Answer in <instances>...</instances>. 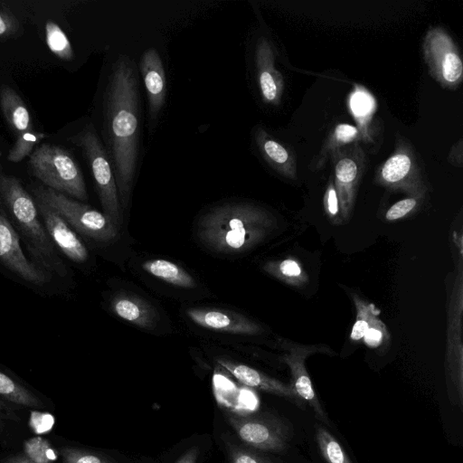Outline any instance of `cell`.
<instances>
[{
    "mask_svg": "<svg viewBox=\"0 0 463 463\" xmlns=\"http://www.w3.org/2000/svg\"><path fill=\"white\" fill-rule=\"evenodd\" d=\"M108 155L113 164L121 209L128 203L137 172L139 95L135 63L128 56L114 62L104 95Z\"/></svg>",
    "mask_w": 463,
    "mask_h": 463,
    "instance_id": "1",
    "label": "cell"
},
{
    "mask_svg": "<svg viewBox=\"0 0 463 463\" xmlns=\"http://www.w3.org/2000/svg\"><path fill=\"white\" fill-rule=\"evenodd\" d=\"M274 226V217L258 205L227 203L212 209L202 217L197 236L213 251L235 253L256 246Z\"/></svg>",
    "mask_w": 463,
    "mask_h": 463,
    "instance_id": "2",
    "label": "cell"
},
{
    "mask_svg": "<svg viewBox=\"0 0 463 463\" xmlns=\"http://www.w3.org/2000/svg\"><path fill=\"white\" fill-rule=\"evenodd\" d=\"M1 166V165H0ZM0 203L22 233L32 254L48 269L60 272L61 261L43 223L35 201L14 176L0 167Z\"/></svg>",
    "mask_w": 463,
    "mask_h": 463,
    "instance_id": "3",
    "label": "cell"
},
{
    "mask_svg": "<svg viewBox=\"0 0 463 463\" xmlns=\"http://www.w3.org/2000/svg\"><path fill=\"white\" fill-rule=\"evenodd\" d=\"M33 176L56 192L80 201L88 199L82 172L71 152L61 146L43 143L29 156Z\"/></svg>",
    "mask_w": 463,
    "mask_h": 463,
    "instance_id": "4",
    "label": "cell"
},
{
    "mask_svg": "<svg viewBox=\"0 0 463 463\" xmlns=\"http://www.w3.org/2000/svg\"><path fill=\"white\" fill-rule=\"evenodd\" d=\"M70 140L81 148L90 165L103 213L118 230L122 223V209L115 174L108 152L95 128L89 124Z\"/></svg>",
    "mask_w": 463,
    "mask_h": 463,
    "instance_id": "5",
    "label": "cell"
},
{
    "mask_svg": "<svg viewBox=\"0 0 463 463\" xmlns=\"http://www.w3.org/2000/svg\"><path fill=\"white\" fill-rule=\"evenodd\" d=\"M33 192L83 235L102 242L117 237L118 228L103 213L46 186H36Z\"/></svg>",
    "mask_w": 463,
    "mask_h": 463,
    "instance_id": "6",
    "label": "cell"
},
{
    "mask_svg": "<svg viewBox=\"0 0 463 463\" xmlns=\"http://www.w3.org/2000/svg\"><path fill=\"white\" fill-rule=\"evenodd\" d=\"M377 184L409 196L424 197L428 191L422 167L411 143L396 137L392 154L375 171Z\"/></svg>",
    "mask_w": 463,
    "mask_h": 463,
    "instance_id": "7",
    "label": "cell"
},
{
    "mask_svg": "<svg viewBox=\"0 0 463 463\" xmlns=\"http://www.w3.org/2000/svg\"><path fill=\"white\" fill-rule=\"evenodd\" d=\"M422 52L431 77L441 87L456 90L463 79V62L456 43L444 28H429Z\"/></svg>",
    "mask_w": 463,
    "mask_h": 463,
    "instance_id": "8",
    "label": "cell"
},
{
    "mask_svg": "<svg viewBox=\"0 0 463 463\" xmlns=\"http://www.w3.org/2000/svg\"><path fill=\"white\" fill-rule=\"evenodd\" d=\"M226 419L240 439L255 449L281 451L291 437L290 427L273 415L228 412Z\"/></svg>",
    "mask_w": 463,
    "mask_h": 463,
    "instance_id": "9",
    "label": "cell"
},
{
    "mask_svg": "<svg viewBox=\"0 0 463 463\" xmlns=\"http://www.w3.org/2000/svg\"><path fill=\"white\" fill-rule=\"evenodd\" d=\"M341 218L347 221L352 213L359 183L366 166V156L360 143L341 148L330 157Z\"/></svg>",
    "mask_w": 463,
    "mask_h": 463,
    "instance_id": "10",
    "label": "cell"
},
{
    "mask_svg": "<svg viewBox=\"0 0 463 463\" xmlns=\"http://www.w3.org/2000/svg\"><path fill=\"white\" fill-rule=\"evenodd\" d=\"M0 262L29 283L43 285L49 281L48 275L24 255L20 236L4 211H0Z\"/></svg>",
    "mask_w": 463,
    "mask_h": 463,
    "instance_id": "11",
    "label": "cell"
},
{
    "mask_svg": "<svg viewBox=\"0 0 463 463\" xmlns=\"http://www.w3.org/2000/svg\"><path fill=\"white\" fill-rule=\"evenodd\" d=\"M287 353L283 355L284 363L291 373V387L302 403H307L315 412L317 419L328 423L326 412L314 390L311 379L306 368V359L313 353L319 352L317 345H304L286 343Z\"/></svg>",
    "mask_w": 463,
    "mask_h": 463,
    "instance_id": "12",
    "label": "cell"
},
{
    "mask_svg": "<svg viewBox=\"0 0 463 463\" xmlns=\"http://www.w3.org/2000/svg\"><path fill=\"white\" fill-rule=\"evenodd\" d=\"M187 317L196 325L214 331L236 335H259L261 326L249 317L230 310L216 307H191Z\"/></svg>",
    "mask_w": 463,
    "mask_h": 463,
    "instance_id": "13",
    "label": "cell"
},
{
    "mask_svg": "<svg viewBox=\"0 0 463 463\" xmlns=\"http://www.w3.org/2000/svg\"><path fill=\"white\" fill-rule=\"evenodd\" d=\"M35 203L52 243L70 260L75 262L85 261L89 257L88 250L66 221L41 200L35 198Z\"/></svg>",
    "mask_w": 463,
    "mask_h": 463,
    "instance_id": "14",
    "label": "cell"
},
{
    "mask_svg": "<svg viewBox=\"0 0 463 463\" xmlns=\"http://www.w3.org/2000/svg\"><path fill=\"white\" fill-rule=\"evenodd\" d=\"M255 64L261 97L266 103L278 105L284 91V79L275 67L274 50L270 42L262 37L256 45Z\"/></svg>",
    "mask_w": 463,
    "mask_h": 463,
    "instance_id": "15",
    "label": "cell"
},
{
    "mask_svg": "<svg viewBox=\"0 0 463 463\" xmlns=\"http://www.w3.org/2000/svg\"><path fill=\"white\" fill-rule=\"evenodd\" d=\"M140 71L143 77L152 118L156 119L165 100L166 80L164 64L158 52L149 48L140 59Z\"/></svg>",
    "mask_w": 463,
    "mask_h": 463,
    "instance_id": "16",
    "label": "cell"
},
{
    "mask_svg": "<svg viewBox=\"0 0 463 463\" xmlns=\"http://www.w3.org/2000/svg\"><path fill=\"white\" fill-rule=\"evenodd\" d=\"M218 363L246 386L288 398L298 404L302 403L290 384H286L243 364L224 359L219 360Z\"/></svg>",
    "mask_w": 463,
    "mask_h": 463,
    "instance_id": "17",
    "label": "cell"
},
{
    "mask_svg": "<svg viewBox=\"0 0 463 463\" xmlns=\"http://www.w3.org/2000/svg\"><path fill=\"white\" fill-rule=\"evenodd\" d=\"M255 141L265 161L284 177L297 179V161L290 148L275 139L262 128L255 130Z\"/></svg>",
    "mask_w": 463,
    "mask_h": 463,
    "instance_id": "18",
    "label": "cell"
},
{
    "mask_svg": "<svg viewBox=\"0 0 463 463\" xmlns=\"http://www.w3.org/2000/svg\"><path fill=\"white\" fill-rule=\"evenodd\" d=\"M110 306L118 317L140 328L150 329L155 326L158 319L154 307L144 298L133 294H117L113 297Z\"/></svg>",
    "mask_w": 463,
    "mask_h": 463,
    "instance_id": "19",
    "label": "cell"
},
{
    "mask_svg": "<svg viewBox=\"0 0 463 463\" xmlns=\"http://www.w3.org/2000/svg\"><path fill=\"white\" fill-rule=\"evenodd\" d=\"M349 110L356 122V128L364 144L374 143V126L373 119L376 112V100L364 86L355 84L348 98Z\"/></svg>",
    "mask_w": 463,
    "mask_h": 463,
    "instance_id": "20",
    "label": "cell"
},
{
    "mask_svg": "<svg viewBox=\"0 0 463 463\" xmlns=\"http://www.w3.org/2000/svg\"><path fill=\"white\" fill-rule=\"evenodd\" d=\"M0 109L14 139L34 131L26 104L10 86L4 85L0 90Z\"/></svg>",
    "mask_w": 463,
    "mask_h": 463,
    "instance_id": "21",
    "label": "cell"
},
{
    "mask_svg": "<svg viewBox=\"0 0 463 463\" xmlns=\"http://www.w3.org/2000/svg\"><path fill=\"white\" fill-rule=\"evenodd\" d=\"M360 141L361 135L355 126L347 123L337 124L328 134L309 168L314 171L323 169L333 154L343 147L360 143Z\"/></svg>",
    "mask_w": 463,
    "mask_h": 463,
    "instance_id": "22",
    "label": "cell"
},
{
    "mask_svg": "<svg viewBox=\"0 0 463 463\" xmlns=\"http://www.w3.org/2000/svg\"><path fill=\"white\" fill-rule=\"evenodd\" d=\"M142 268L150 275L175 287L193 288L196 286L194 278L179 265L163 259L145 261Z\"/></svg>",
    "mask_w": 463,
    "mask_h": 463,
    "instance_id": "23",
    "label": "cell"
},
{
    "mask_svg": "<svg viewBox=\"0 0 463 463\" xmlns=\"http://www.w3.org/2000/svg\"><path fill=\"white\" fill-rule=\"evenodd\" d=\"M0 399L23 407L39 408L42 402L33 392L0 371Z\"/></svg>",
    "mask_w": 463,
    "mask_h": 463,
    "instance_id": "24",
    "label": "cell"
},
{
    "mask_svg": "<svg viewBox=\"0 0 463 463\" xmlns=\"http://www.w3.org/2000/svg\"><path fill=\"white\" fill-rule=\"evenodd\" d=\"M263 269L274 278L291 286L302 287L308 280L300 263L292 258L267 262Z\"/></svg>",
    "mask_w": 463,
    "mask_h": 463,
    "instance_id": "25",
    "label": "cell"
},
{
    "mask_svg": "<svg viewBox=\"0 0 463 463\" xmlns=\"http://www.w3.org/2000/svg\"><path fill=\"white\" fill-rule=\"evenodd\" d=\"M44 29L45 41L49 50L61 60H72L73 49L62 29L52 20L46 22Z\"/></svg>",
    "mask_w": 463,
    "mask_h": 463,
    "instance_id": "26",
    "label": "cell"
},
{
    "mask_svg": "<svg viewBox=\"0 0 463 463\" xmlns=\"http://www.w3.org/2000/svg\"><path fill=\"white\" fill-rule=\"evenodd\" d=\"M316 439L320 452L327 463H352L337 439L324 427H316Z\"/></svg>",
    "mask_w": 463,
    "mask_h": 463,
    "instance_id": "27",
    "label": "cell"
},
{
    "mask_svg": "<svg viewBox=\"0 0 463 463\" xmlns=\"http://www.w3.org/2000/svg\"><path fill=\"white\" fill-rule=\"evenodd\" d=\"M356 307V318L351 332V339L358 341L362 339L373 322L378 318L379 309L372 304L365 302L358 297H354Z\"/></svg>",
    "mask_w": 463,
    "mask_h": 463,
    "instance_id": "28",
    "label": "cell"
},
{
    "mask_svg": "<svg viewBox=\"0 0 463 463\" xmlns=\"http://www.w3.org/2000/svg\"><path fill=\"white\" fill-rule=\"evenodd\" d=\"M24 452L25 456L34 463H53L57 458L51 443L39 436L24 442Z\"/></svg>",
    "mask_w": 463,
    "mask_h": 463,
    "instance_id": "29",
    "label": "cell"
},
{
    "mask_svg": "<svg viewBox=\"0 0 463 463\" xmlns=\"http://www.w3.org/2000/svg\"><path fill=\"white\" fill-rule=\"evenodd\" d=\"M44 137V133L34 130L14 139L13 146L8 153L7 160L13 163L22 161L32 154Z\"/></svg>",
    "mask_w": 463,
    "mask_h": 463,
    "instance_id": "30",
    "label": "cell"
},
{
    "mask_svg": "<svg viewBox=\"0 0 463 463\" xmlns=\"http://www.w3.org/2000/svg\"><path fill=\"white\" fill-rule=\"evenodd\" d=\"M60 454L64 463H114L106 457L77 448H61Z\"/></svg>",
    "mask_w": 463,
    "mask_h": 463,
    "instance_id": "31",
    "label": "cell"
},
{
    "mask_svg": "<svg viewBox=\"0 0 463 463\" xmlns=\"http://www.w3.org/2000/svg\"><path fill=\"white\" fill-rule=\"evenodd\" d=\"M230 463H277L260 453L229 443L227 446Z\"/></svg>",
    "mask_w": 463,
    "mask_h": 463,
    "instance_id": "32",
    "label": "cell"
},
{
    "mask_svg": "<svg viewBox=\"0 0 463 463\" xmlns=\"http://www.w3.org/2000/svg\"><path fill=\"white\" fill-rule=\"evenodd\" d=\"M424 197L408 196L393 203L386 212L389 222L401 220L414 213L421 204Z\"/></svg>",
    "mask_w": 463,
    "mask_h": 463,
    "instance_id": "33",
    "label": "cell"
},
{
    "mask_svg": "<svg viewBox=\"0 0 463 463\" xmlns=\"http://www.w3.org/2000/svg\"><path fill=\"white\" fill-rule=\"evenodd\" d=\"M324 209L325 213L329 218V220L334 224L342 223L343 220L341 218L340 207H339V200L337 196V193L334 183L332 180H329L325 194H324Z\"/></svg>",
    "mask_w": 463,
    "mask_h": 463,
    "instance_id": "34",
    "label": "cell"
},
{
    "mask_svg": "<svg viewBox=\"0 0 463 463\" xmlns=\"http://www.w3.org/2000/svg\"><path fill=\"white\" fill-rule=\"evenodd\" d=\"M388 336L389 334L385 325L378 317L369 326L363 339L367 346L375 348L383 344Z\"/></svg>",
    "mask_w": 463,
    "mask_h": 463,
    "instance_id": "35",
    "label": "cell"
},
{
    "mask_svg": "<svg viewBox=\"0 0 463 463\" xmlns=\"http://www.w3.org/2000/svg\"><path fill=\"white\" fill-rule=\"evenodd\" d=\"M54 418L52 414L40 411H32L30 426L36 434H43L52 430Z\"/></svg>",
    "mask_w": 463,
    "mask_h": 463,
    "instance_id": "36",
    "label": "cell"
},
{
    "mask_svg": "<svg viewBox=\"0 0 463 463\" xmlns=\"http://www.w3.org/2000/svg\"><path fill=\"white\" fill-rule=\"evenodd\" d=\"M19 21L8 10H0V37L8 38L19 29Z\"/></svg>",
    "mask_w": 463,
    "mask_h": 463,
    "instance_id": "37",
    "label": "cell"
},
{
    "mask_svg": "<svg viewBox=\"0 0 463 463\" xmlns=\"http://www.w3.org/2000/svg\"><path fill=\"white\" fill-rule=\"evenodd\" d=\"M448 160L455 166L461 167L463 164V144L460 138L450 149Z\"/></svg>",
    "mask_w": 463,
    "mask_h": 463,
    "instance_id": "38",
    "label": "cell"
},
{
    "mask_svg": "<svg viewBox=\"0 0 463 463\" xmlns=\"http://www.w3.org/2000/svg\"><path fill=\"white\" fill-rule=\"evenodd\" d=\"M3 420H19L14 409L5 401L0 399V430L3 429Z\"/></svg>",
    "mask_w": 463,
    "mask_h": 463,
    "instance_id": "39",
    "label": "cell"
},
{
    "mask_svg": "<svg viewBox=\"0 0 463 463\" xmlns=\"http://www.w3.org/2000/svg\"><path fill=\"white\" fill-rule=\"evenodd\" d=\"M199 450L196 447L191 448L184 452L175 463H196Z\"/></svg>",
    "mask_w": 463,
    "mask_h": 463,
    "instance_id": "40",
    "label": "cell"
},
{
    "mask_svg": "<svg viewBox=\"0 0 463 463\" xmlns=\"http://www.w3.org/2000/svg\"><path fill=\"white\" fill-rule=\"evenodd\" d=\"M5 463H34V462H33L26 456H19V457L10 458Z\"/></svg>",
    "mask_w": 463,
    "mask_h": 463,
    "instance_id": "41",
    "label": "cell"
}]
</instances>
